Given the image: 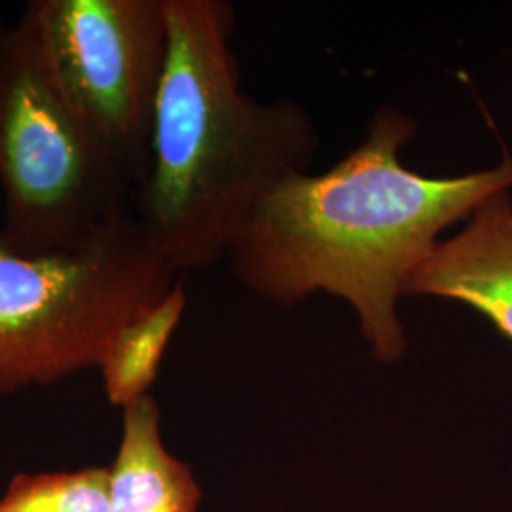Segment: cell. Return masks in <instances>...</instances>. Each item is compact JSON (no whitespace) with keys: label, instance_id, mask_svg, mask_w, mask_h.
Here are the masks:
<instances>
[{"label":"cell","instance_id":"cell-1","mask_svg":"<svg viewBox=\"0 0 512 512\" xmlns=\"http://www.w3.org/2000/svg\"><path fill=\"white\" fill-rule=\"evenodd\" d=\"M418 124L395 107L376 110L363 141L319 175L294 173L239 228L226 260L251 293L289 308L315 293L342 298L376 359L395 363L406 336L399 302L410 275L459 220L512 188V156L484 171L427 177L401 152Z\"/></svg>","mask_w":512,"mask_h":512},{"label":"cell","instance_id":"cell-2","mask_svg":"<svg viewBox=\"0 0 512 512\" xmlns=\"http://www.w3.org/2000/svg\"><path fill=\"white\" fill-rule=\"evenodd\" d=\"M164 2L169 42L150 160L129 203L150 245L183 275L226 260L258 202L306 173L321 141L300 105L241 90L230 2Z\"/></svg>","mask_w":512,"mask_h":512},{"label":"cell","instance_id":"cell-3","mask_svg":"<svg viewBox=\"0 0 512 512\" xmlns=\"http://www.w3.org/2000/svg\"><path fill=\"white\" fill-rule=\"evenodd\" d=\"M177 283L131 209L69 253L0 245V393L99 366L116 332Z\"/></svg>","mask_w":512,"mask_h":512},{"label":"cell","instance_id":"cell-4","mask_svg":"<svg viewBox=\"0 0 512 512\" xmlns=\"http://www.w3.org/2000/svg\"><path fill=\"white\" fill-rule=\"evenodd\" d=\"M0 245L69 253L131 209V188L55 86L27 23H0Z\"/></svg>","mask_w":512,"mask_h":512},{"label":"cell","instance_id":"cell-5","mask_svg":"<svg viewBox=\"0 0 512 512\" xmlns=\"http://www.w3.org/2000/svg\"><path fill=\"white\" fill-rule=\"evenodd\" d=\"M21 19L55 86L133 192L147 177L167 59L164 0H33Z\"/></svg>","mask_w":512,"mask_h":512},{"label":"cell","instance_id":"cell-6","mask_svg":"<svg viewBox=\"0 0 512 512\" xmlns=\"http://www.w3.org/2000/svg\"><path fill=\"white\" fill-rule=\"evenodd\" d=\"M404 296L456 300L512 340V198L480 203L456 236L442 239L406 281Z\"/></svg>","mask_w":512,"mask_h":512},{"label":"cell","instance_id":"cell-7","mask_svg":"<svg viewBox=\"0 0 512 512\" xmlns=\"http://www.w3.org/2000/svg\"><path fill=\"white\" fill-rule=\"evenodd\" d=\"M110 512H196L202 492L165 450L160 410L147 395L124 410L122 442L109 467Z\"/></svg>","mask_w":512,"mask_h":512},{"label":"cell","instance_id":"cell-8","mask_svg":"<svg viewBox=\"0 0 512 512\" xmlns=\"http://www.w3.org/2000/svg\"><path fill=\"white\" fill-rule=\"evenodd\" d=\"M184 310L186 293L179 281L160 302L141 311L116 332L99 363L110 403L126 410L147 397Z\"/></svg>","mask_w":512,"mask_h":512},{"label":"cell","instance_id":"cell-9","mask_svg":"<svg viewBox=\"0 0 512 512\" xmlns=\"http://www.w3.org/2000/svg\"><path fill=\"white\" fill-rule=\"evenodd\" d=\"M0 512H110L109 469L16 476Z\"/></svg>","mask_w":512,"mask_h":512}]
</instances>
